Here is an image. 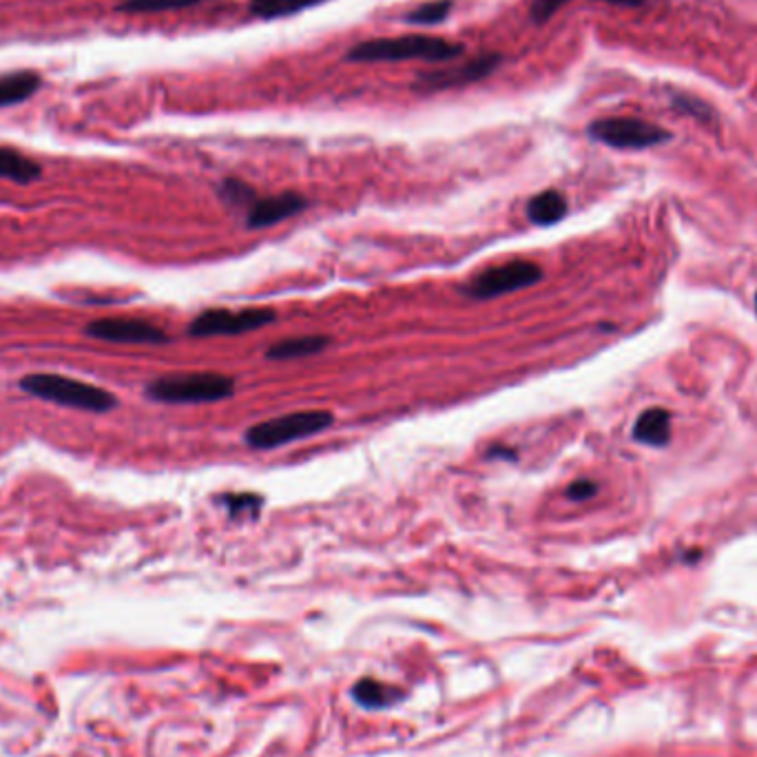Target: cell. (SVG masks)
<instances>
[{
    "label": "cell",
    "instance_id": "6da1fadb",
    "mask_svg": "<svg viewBox=\"0 0 757 757\" xmlns=\"http://www.w3.org/2000/svg\"><path fill=\"white\" fill-rule=\"evenodd\" d=\"M466 47L436 36H399V38H372L357 43L348 49L346 58L350 63H401V60H423V63H447L464 56Z\"/></svg>",
    "mask_w": 757,
    "mask_h": 757
},
{
    "label": "cell",
    "instance_id": "7a4b0ae2",
    "mask_svg": "<svg viewBox=\"0 0 757 757\" xmlns=\"http://www.w3.org/2000/svg\"><path fill=\"white\" fill-rule=\"evenodd\" d=\"M21 390L43 401H52L65 408L96 412V414H104L118 405V399L109 390H102L93 383H85L78 379H69L63 375H49V372L25 375L21 379Z\"/></svg>",
    "mask_w": 757,
    "mask_h": 757
},
{
    "label": "cell",
    "instance_id": "3957f363",
    "mask_svg": "<svg viewBox=\"0 0 757 757\" xmlns=\"http://www.w3.org/2000/svg\"><path fill=\"white\" fill-rule=\"evenodd\" d=\"M144 392L158 403H215L233 397L235 381L220 372H185L151 381Z\"/></svg>",
    "mask_w": 757,
    "mask_h": 757
},
{
    "label": "cell",
    "instance_id": "277c9868",
    "mask_svg": "<svg viewBox=\"0 0 757 757\" xmlns=\"http://www.w3.org/2000/svg\"><path fill=\"white\" fill-rule=\"evenodd\" d=\"M335 423V414L329 410H301L277 419L261 421L246 430V445L253 449H275L286 443H294L309 436H318Z\"/></svg>",
    "mask_w": 757,
    "mask_h": 757
},
{
    "label": "cell",
    "instance_id": "5b68a950",
    "mask_svg": "<svg viewBox=\"0 0 757 757\" xmlns=\"http://www.w3.org/2000/svg\"><path fill=\"white\" fill-rule=\"evenodd\" d=\"M543 279V268L530 259H512L475 275L464 292L475 299H494L508 292L530 288Z\"/></svg>",
    "mask_w": 757,
    "mask_h": 757
},
{
    "label": "cell",
    "instance_id": "8992f818",
    "mask_svg": "<svg viewBox=\"0 0 757 757\" xmlns=\"http://www.w3.org/2000/svg\"><path fill=\"white\" fill-rule=\"evenodd\" d=\"M589 137L614 148H647L671 140V133L636 118H602L589 124Z\"/></svg>",
    "mask_w": 757,
    "mask_h": 757
},
{
    "label": "cell",
    "instance_id": "52a82bcc",
    "mask_svg": "<svg viewBox=\"0 0 757 757\" xmlns=\"http://www.w3.org/2000/svg\"><path fill=\"white\" fill-rule=\"evenodd\" d=\"M277 315L270 309H242V311H229V309H211L200 313L191 326V337H231V335H244L259 331L275 322Z\"/></svg>",
    "mask_w": 757,
    "mask_h": 757
},
{
    "label": "cell",
    "instance_id": "ba28073f",
    "mask_svg": "<svg viewBox=\"0 0 757 757\" xmlns=\"http://www.w3.org/2000/svg\"><path fill=\"white\" fill-rule=\"evenodd\" d=\"M85 333L93 339L109 344H140V346H165L169 344L167 333L158 326L133 320V318H104L91 322Z\"/></svg>",
    "mask_w": 757,
    "mask_h": 757
},
{
    "label": "cell",
    "instance_id": "9c48e42d",
    "mask_svg": "<svg viewBox=\"0 0 757 757\" xmlns=\"http://www.w3.org/2000/svg\"><path fill=\"white\" fill-rule=\"evenodd\" d=\"M501 63H503L501 54H486V56H479V58H475V60H470L468 65H461V67L438 69V71L423 74L414 82V89H421V91H445V89L466 87V85L479 82L486 76L494 74Z\"/></svg>",
    "mask_w": 757,
    "mask_h": 757
},
{
    "label": "cell",
    "instance_id": "30bf717a",
    "mask_svg": "<svg viewBox=\"0 0 757 757\" xmlns=\"http://www.w3.org/2000/svg\"><path fill=\"white\" fill-rule=\"evenodd\" d=\"M307 207H309L307 198L294 193V191H286V193H279L272 198L255 200V204L248 209L246 224H248V229H266V226L279 224V222L301 213Z\"/></svg>",
    "mask_w": 757,
    "mask_h": 757
},
{
    "label": "cell",
    "instance_id": "8fae6325",
    "mask_svg": "<svg viewBox=\"0 0 757 757\" xmlns=\"http://www.w3.org/2000/svg\"><path fill=\"white\" fill-rule=\"evenodd\" d=\"M43 85V76L34 69H21L0 76V107H12L30 100Z\"/></svg>",
    "mask_w": 757,
    "mask_h": 757
},
{
    "label": "cell",
    "instance_id": "7c38bea8",
    "mask_svg": "<svg viewBox=\"0 0 757 757\" xmlns=\"http://www.w3.org/2000/svg\"><path fill=\"white\" fill-rule=\"evenodd\" d=\"M634 438L645 445L665 447L671 438V414L665 408H649L645 410L636 425H634Z\"/></svg>",
    "mask_w": 757,
    "mask_h": 757
},
{
    "label": "cell",
    "instance_id": "4fadbf2b",
    "mask_svg": "<svg viewBox=\"0 0 757 757\" xmlns=\"http://www.w3.org/2000/svg\"><path fill=\"white\" fill-rule=\"evenodd\" d=\"M43 167L30 156L16 148L0 146V180H10L16 185H32L41 180Z\"/></svg>",
    "mask_w": 757,
    "mask_h": 757
},
{
    "label": "cell",
    "instance_id": "5bb4252c",
    "mask_svg": "<svg viewBox=\"0 0 757 757\" xmlns=\"http://www.w3.org/2000/svg\"><path fill=\"white\" fill-rule=\"evenodd\" d=\"M525 215L532 224L554 226L567 215V200L560 191L547 189V191L530 198V202L525 207Z\"/></svg>",
    "mask_w": 757,
    "mask_h": 757
},
{
    "label": "cell",
    "instance_id": "9a60e30c",
    "mask_svg": "<svg viewBox=\"0 0 757 757\" xmlns=\"http://www.w3.org/2000/svg\"><path fill=\"white\" fill-rule=\"evenodd\" d=\"M329 344H331V339L324 337V335L292 337V339H283V342L270 346V348L266 350V359H272V361H290V359L311 357V355H318V353L326 350Z\"/></svg>",
    "mask_w": 757,
    "mask_h": 757
},
{
    "label": "cell",
    "instance_id": "2e32d148",
    "mask_svg": "<svg viewBox=\"0 0 757 757\" xmlns=\"http://www.w3.org/2000/svg\"><path fill=\"white\" fill-rule=\"evenodd\" d=\"M326 0H251L248 12L255 19L272 21V19H286L294 16L304 10H311L315 5H322Z\"/></svg>",
    "mask_w": 757,
    "mask_h": 757
},
{
    "label": "cell",
    "instance_id": "e0dca14e",
    "mask_svg": "<svg viewBox=\"0 0 757 757\" xmlns=\"http://www.w3.org/2000/svg\"><path fill=\"white\" fill-rule=\"evenodd\" d=\"M353 698L357 704H361L366 709H386V706L394 704L401 698V693L397 687H390V684L372 680V678H364V680L355 682Z\"/></svg>",
    "mask_w": 757,
    "mask_h": 757
},
{
    "label": "cell",
    "instance_id": "ac0fdd59",
    "mask_svg": "<svg viewBox=\"0 0 757 757\" xmlns=\"http://www.w3.org/2000/svg\"><path fill=\"white\" fill-rule=\"evenodd\" d=\"M200 3H204V0H122L115 10L124 14H160L189 10Z\"/></svg>",
    "mask_w": 757,
    "mask_h": 757
},
{
    "label": "cell",
    "instance_id": "d6986e66",
    "mask_svg": "<svg viewBox=\"0 0 757 757\" xmlns=\"http://www.w3.org/2000/svg\"><path fill=\"white\" fill-rule=\"evenodd\" d=\"M567 3H569V0H534L532 8H530V16H532L534 23L543 25ZM604 3L621 5V8H641L645 0H604Z\"/></svg>",
    "mask_w": 757,
    "mask_h": 757
},
{
    "label": "cell",
    "instance_id": "ffe728a7",
    "mask_svg": "<svg viewBox=\"0 0 757 757\" xmlns=\"http://www.w3.org/2000/svg\"><path fill=\"white\" fill-rule=\"evenodd\" d=\"M452 5V0H430V3H423L421 8L410 12L405 21L412 25H438L449 16Z\"/></svg>",
    "mask_w": 757,
    "mask_h": 757
},
{
    "label": "cell",
    "instance_id": "44dd1931",
    "mask_svg": "<svg viewBox=\"0 0 757 757\" xmlns=\"http://www.w3.org/2000/svg\"><path fill=\"white\" fill-rule=\"evenodd\" d=\"M220 193H222V198H224L226 202L237 204V207H248V209H251V207L255 204V200H257L255 191H253L246 182L233 180V178H231V180H224Z\"/></svg>",
    "mask_w": 757,
    "mask_h": 757
},
{
    "label": "cell",
    "instance_id": "7402d4cb",
    "mask_svg": "<svg viewBox=\"0 0 757 757\" xmlns=\"http://www.w3.org/2000/svg\"><path fill=\"white\" fill-rule=\"evenodd\" d=\"M226 505L231 508L233 516L242 514L244 510H251V512H257L261 508V499L255 497V494H233V497H226L224 499Z\"/></svg>",
    "mask_w": 757,
    "mask_h": 757
},
{
    "label": "cell",
    "instance_id": "603a6c76",
    "mask_svg": "<svg viewBox=\"0 0 757 757\" xmlns=\"http://www.w3.org/2000/svg\"><path fill=\"white\" fill-rule=\"evenodd\" d=\"M595 494H598V486H595L593 481H589V479L574 481V483L567 488V499H569V501H576V503L587 501V499H591V497H595Z\"/></svg>",
    "mask_w": 757,
    "mask_h": 757
},
{
    "label": "cell",
    "instance_id": "cb8c5ba5",
    "mask_svg": "<svg viewBox=\"0 0 757 757\" xmlns=\"http://www.w3.org/2000/svg\"><path fill=\"white\" fill-rule=\"evenodd\" d=\"M755 307H757V294H755Z\"/></svg>",
    "mask_w": 757,
    "mask_h": 757
}]
</instances>
